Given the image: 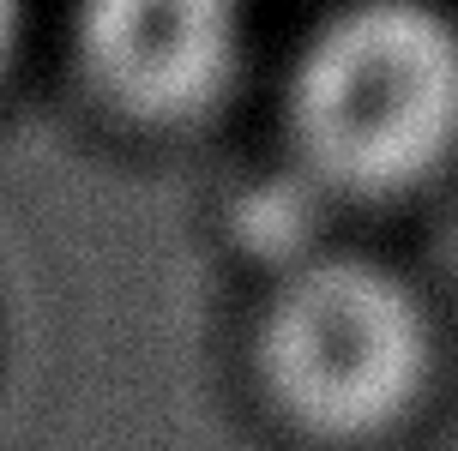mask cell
<instances>
[{
  "instance_id": "obj_3",
  "label": "cell",
  "mask_w": 458,
  "mask_h": 451,
  "mask_svg": "<svg viewBox=\"0 0 458 451\" xmlns=\"http://www.w3.org/2000/svg\"><path fill=\"white\" fill-rule=\"evenodd\" d=\"M248 67V0H79L72 72L91 109L133 133H187Z\"/></svg>"
},
{
  "instance_id": "obj_1",
  "label": "cell",
  "mask_w": 458,
  "mask_h": 451,
  "mask_svg": "<svg viewBox=\"0 0 458 451\" xmlns=\"http://www.w3.org/2000/svg\"><path fill=\"white\" fill-rule=\"evenodd\" d=\"M248 385L296 446L380 451L440 385L435 307L386 259L308 253L248 319Z\"/></svg>"
},
{
  "instance_id": "obj_4",
  "label": "cell",
  "mask_w": 458,
  "mask_h": 451,
  "mask_svg": "<svg viewBox=\"0 0 458 451\" xmlns=\"http://www.w3.org/2000/svg\"><path fill=\"white\" fill-rule=\"evenodd\" d=\"M13 30H19V0H0V67H6V48H13Z\"/></svg>"
},
{
  "instance_id": "obj_2",
  "label": "cell",
  "mask_w": 458,
  "mask_h": 451,
  "mask_svg": "<svg viewBox=\"0 0 458 451\" xmlns=\"http://www.w3.org/2000/svg\"><path fill=\"white\" fill-rule=\"evenodd\" d=\"M284 145L344 205H404L458 169V13L344 0L284 79Z\"/></svg>"
}]
</instances>
